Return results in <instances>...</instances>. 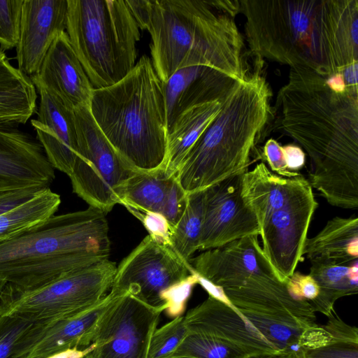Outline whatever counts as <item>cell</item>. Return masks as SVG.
<instances>
[{"mask_svg": "<svg viewBox=\"0 0 358 358\" xmlns=\"http://www.w3.org/2000/svg\"><path fill=\"white\" fill-rule=\"evenodd\" d=\"M116 268L115 263L106 259L34 290L13 294L5 288L0 315H15L41 327L71 318L108 294Z\"/></svg>", "mask_w": 358, "mask_h": 358, "instance_id": "obj_10", "label": "cell"}, {"mask_svg": "<svg viewBox=\"0 0 358 358\" xmlns=\"http://www.w3.org/2000/svg\"><path fill=\"white\" fill-rule=\"evenodd\" d=\"M34 324L10 315H0V358H16L22 338Z\"/></svg>", "mask_w": 358, "mask_h": 358, "instance_id": "obj_33", "label": "cell"}, {"mask_svg": "<svg viewBox=\"0 0 358 358\" xmlns=\"http://www.w3.org/2000/svg\"><path fill=\"white\" fill-rule=\"evenodd\" d=\"M187 334L182 315L157 328L151 338L147 358H169Z\"/></svg>", "mask_w": 358, "mask_h": 358, "instance_id": "obj_31", "label": "cell"}, {"mask_svg": "<svg viewBox=\"0 0 358 358\" xmlns=\"http://www.w3.org/2000/svg\"><path fill=\"white\" fill-rule=\"evenodd\" d=\"M357 69L358 62L347 66L342 71L343 77L347 88L352 91H357Z\"/></svg>", "mask_w": 358, "mask_h": 358, "instance_id": "obj_40", "label": "cell"}, {"mask_svg": "<svg viewBox=\"0 0 358 358\" xmlns=\"http://www.w3.org/2000/svg\"><path fill=\"white\" fill-rule=\"evenodd\" d=\"M139 28L151 36L154 69L166 82L177 71L206 66L238 80L248 74L234 16L216 1L126 0Z\"/></svg>", "mask_w": 358, "mask_h": 358, "instance_id": "obj_3", "label": "cell"}, {"mask_svg": "<svg viewBox=\"0 0 358 358\" xmlns=\"http://www.w3.org/2000/svg\"><path fill=\"white\" fill-rule=\"evenodd\" d=\"M257 236H245L205 250L191 258L189 264L199 277L222 288L252 276L281 280L264 255Z\"/></svg>", "mask_w": 358, "mask_h": 358, "instance_id": "obj_16", "label": "cell"}, {"mask_svg": "<svg viewBox=\"0 0 358 358\" xmlns=\"http://www.w3.org/2000/svg\"><path fill=\"white\" fill-rule=\"evenodd\" d=\"M247 358H292L290 355L285 354L267 355L259 356H250Z\"/></svg>", "mask_w": 358, "mask_h": 358, "instance_id": "obj_42", "label": "cell"}, {"mask_svg": "<svg viewBox=\"0 0 358 358\" xmlns=\"http://www.w3.org/2000/svg\"><path fill=\"white\" fill-rule=\"evenodd\" d=\"M199 282L190 264L171 246L148 234L117 266L109 292L129 293L171 317L181 315Z\"/></svg>", "mask_w": 358, "mask_h": 358, "instance_id": "obj_9", "label": "cell"}, {"mask_svg": "<svg viewBox=\"0 0 358 358\" xmlns=\"http://www.w3.org/2000/svg\"><path fill=\"white\" fill-rule=\"evenodd\" d=\"M36 89L0 49V124H25L36 112Z\"/></svg>", "mask_w": 358, "mask_h": 358, "instance_id": "obj_24", "label": "cell"}, {"mask_svg": "<svg viewBox=\"0 0 358 358\" xmlns=\"http://www.w3.org/2000/svg\"><path fill=\"white\" fill-rule=\"evenodd\" d=\"M326 324L331 338L326 343L302 349L292 358H358V329L343 321L334 312Z\"/></svg>", "mask_w": 358, "mask_h": 358, "instance_id": "obj_29", "label": "cell"}, {"mask_svg": "<svg viewBox=\"0 0 358 358\" xmlns=\"http://www.w3.org/2000/svg\"><path fill=\"white\" fill-rule=\"evenodd\" d=\"M29 78L33 84L51 91L71 109L90 104L94 87L66 31L55 38L38 71Z\"/></svg>", "mask_w": 358, "mask_h": 358, "instance_id": "obj_19", "label": "cell"}, {"mask_svg": "<svg viewBox=\"0 0 358 358\" xmlns=\"http://www.w3.org/2000/svg\"><path fill=\"white\" fill-rule=\"evenodd\" d=\"M24 0H0V49L16 48Z\"/></svg>", "mask_w": 358, "mask_h": 358, "instance_id": "obj_32", "label": "cell"}, {"mask_svg": "<svg viewBox=\"0 0 358 358\" xmlns=\"http://www.w3.org/2000/svg\"><path fill=\"white\" fill-rule=\"evenodd\" d=\"M66 32L94 89L134 67L139 27L126 1L68 0Z\"/></svg>", "mask_w": 358, "mask_h": 358, "instance_id": "obj_8", "label": "cell"}, {"mask_svg": "<svg viewBox=\"0 0 358 358\" xmlns=\"http://www.w3.org/2000/svg\"><path fill=\"white\" fill-rule=\"evenodd\" d=\"M239 348L214 336L188 333L169 358H247Z\"/></svg>", "mask_w": 358, "mask_h": 358, "instance_id": "obj_30", "label": "cell"}, {"mask_svg": "<svg viewBox=\"0 0 358 358\" xmlns=\"http://www.w3.org/2000/svg\"><path fill=\"white\" fill-rule=\"evenodd\" d=\"M243 174L231 176L204 189L199 250L259 235L256 217L242 195Z\"/></svg>", "mask_w": 358, "mask_h": 358, "instance_id": "obj_13", "label": "cell"}, {"mask_svg": "<svg viewBox=\"0 0 358 358\" xmlns=\"http://www.w3.org/2000/svg\"><path fill=\"white\" fill-rule=\"evenodd\" d=\"M60 196L50 187L41 189L28 201L0 215V241L9 239L39 225L55 215Z\"/></svg>", "mask_w": 358, "mask_h": 358, "instance_id": "obj_27", "label": "cell"}, {"mask_svg": "<svg viewBox=\"0 0 358 358\" xmlns=\"http://www.w3.org/2000/svg\"><path fill=\"white\" fill-rule=\"evenodd\" d=\"M115 295L109 292L87 310L47 327L34 325L20 345L18 358H48L62 352L84 350L96 322Z\"/></svg>", "mask_w": 358, "mask_h": 358, "instance_id": "obj_20", "label": "cell"}, {"mask_svg": "<svg viewBox=\"0 0 358 358\" xmlns=\"http://www.w3.org/2000/svg\"><path fill=\"white\" fill-rule=\"evenodd\" d=\"M327 76L292 67L278 92L282 129L310 157V184L331 206L358 207V92H336Z\"/></svg>", "mask_w": 358, "mask_h": 358, "instance_id": "obj_1", "label": "cell"}, {"mask_svg": "<svg viewBox=\"0 0 358 358\" xmlns=\"http://www.w3.org/2000/svg\"><path fill=\"white\" fill-rule=\"evenodd\" d=\"M91 346L84 349H72L69 350L61 353L50 356L48 358H83L86 354L89 352Z\"/></svg>", "mask_w": 358, "mask_h": 358, "instance_id": "obj_41", "label": "cell"}, {"mask_svg": "<svg viewBox=\"0 0 358 358\" xmlns=\"http://www.w3.org/2000/svg\"><path fill=\"white\" fill-rule=\"evenodd\" d=\"M175 176L168 178L163 171L134 172L118 192L119 203L131 213L161 214L168 190Z\"/></svg>", "mask_w": 358, "mask_h": 358, "instance_id": "obj_26", "label": "cell"}, {"mask_svg": "<svg viewBox=\"0 0 358 358\" xmlns=\"http://www.w3.org/2000/svg\"><path fill=\"white\" fill-rule=\"evenodd\" d=\"M106 214L84 210L52 215L36 227L0 241V280L10 293L34 290L109 259Z\"/></svg>", "mask_w": 358, "mask_h": 358, "instance_id": "obj_4", "label": "cell"}, {"mask_svg": "<svg viewBox=\"0 0 358 358\" xmlns=\"http://www.w3.org/2000/svg\"><path fill=\"white\" fill-rule=\"evenodd\" d=\"M310 262L348 264L358 259V218L335 217L315 236L306 238L302 251Z\"/></svg>", "mask_w": 358, "mask_h": 358, "instance_id": "obj_22", "label": "cell"}, {"mask_svg": "<svg viewBox=\"0 0 358 358\" xmlns=\"http://www.w3.org/2000/svg\"><path fill=\"white\" fill-rule=\"evenodd\" d=\"M263 155L273 173L287 178L300 174L288 170L282 146L275 140L271 138L266 141L264 147Z\"/></svg>", "mask_w": 358, "mask_h": 358, "instance_id": "obj_36", "label": "cell"}, {"mask_svg": "<svg viewBox=\"0 0 358 358\" xmlns=\"http://www.w3.org/2000/svg\"><path fill=\"white\" fill-rule=\"evenodd\" d=\"M143 223L149 234L158 241L170 245L169 226L166 219L159 213L136 212L133 213Z\"/></svg>", "mask_w": 358, "mask_h": 358, "instance_id": "obj_38", "label": "cell"}, {"mask_svg": "<svg viewBox=\"0 0 358 358\" xmlns=\"http://www.w3.org/2000/svg\"><path fill=\"white\" fill-rule=\"evenodd\" d=\"M162 311L129 293L115 297L90 336L91 349L83 358H147Z\"/></svg>", "mask_w": 358, "mask_h": 358, "instance_id": "obj_12", "label": "cell"}, {"mask_svg": "<svg viewBox=\"0 0 358 358\" xmlns=\"http://www.w3.org/2000/svg\"><path fill=\"white\" fill-rule=\"evenodd\" d=\"M271 95L257 70L235 83L175 176L186 194L248 171L252 152L270 117Z\"/></svg>", "mask_w": 358, "mask_h": 358, "instance_id": "obj_6", "label": "cell"}, {"mask_svg": "<svg viewBox=\"0 0 358 358\" xmlns=\"http://www.w3.org/2000/svg\"><path fill=\"white\" fill-rule=\"evenodd\" d=\"M222 101L195 106L182 113L167 134L164 175L175 176L185 156L219 113Z\"/></svg>", "mask_w": 358, "mask_h": 358, "instance_id": "obj_23", "label": "cell"}, {"mask_svg": "<svg viewBox=\"0 0 358 358\" xmlns=\"http://www.w3.org/2000/svg\"><path fill=\"white\" fill-rule=\"evenodd\" d=\"M34 85L40 96L36 119L31 120L36 139L51 166L69 176L78 157L74 110L41 85Z\"/></svg>", "mask_w": 358, "mask_h": 358, "instance_id": "obj_18", "label": "cell"}, {"mask_svg": "<svg viewBox=\"0 0 358 358\" xmlns=\"http://www.w3.org/2000/svg\"><path fill=\"white\" fill-rule=\"evenodd\" d=\"M6 285V283L5 282L0 280V302L1 301Z\"/></svg>", "mask_w": 358, "mask_h": 358, "instance_id": "obj_43", "label": "cell"}, {"mask_svg": "<svg viewBox=\"0 0 358 358\" xmlns=\"http://www.w3.org/2000/svg\"><path fill=\"white\" fill-rule=\"evenodd\" d=\"M287 165L291 172L298 173L305 164V153L302 149L296 145H287L282 146Z\"/></svg>", "mask_w": 358, "mask_h": 358, "instance_id": "obj_39", "label": "cell"}, {"mask_svg": "<svg viewBox=\"0 0 358 358\" xmlns=\"http://www.w3.org/2000/svg\"><path fill=\"white\" fill-rule=\"evenodd\" d=\"M250 51L331 76L358 62V0H241Z\"/></svg>", "mask_w": 358, "mask_h": 358, "instance_id": "obj_2", "label": "cell"}, {"mask_svg": "<svg viewBox=\"0 0 358 358\" xmlns=\"http://www.w3.org/2000/svg\"><path fill=\"white\" fill-rule=\"evenodd\" d=\"M41 189L29 187L0 192V215L28 201Z\"/></svg>", "mask_w": 358, "mask_h": 358, "instance_id": "obj_37", "label": "cell"}, {"mask_svg": "<svg viewBox=\"0 0 358 358\" xmlns=\"http://www.w3.org/2000/svg\"><path fill=\"white\" fill-rule=\"evenodd\" d=\"M286 284L290 294L298 300L310 301L319 294V287L309 274L295 271Z\"/></svg>", "mask_w": 358, "mask_h": 358, "instance_id": "obj_35", "label": "cell"}, {"mask_svg": "<svg viewBox=\"0 0 358 358\" xmlns=\"http://www.w3.org/2000/svg\"><path fill=\"white\" fill-rule=\"evenodd\" d=\"M90 113L121 159L136 172L164 171L167 127L163 82L144 55L121 80L94 89Z\"/></svg>", "mask_w": 358, "mask_h": 358, "instance_id": "obj_5", "label": "cell"}, {"mask_svg": "<svg viewBox=\"0 0 358 358\" xmlns=\"http://www.w3.org/2000/svg\"><path fill=\"white\" fill-rule=\"evenodd\" d=\"M55 178L37 139L17 124H0V192L48 188Z\"/></svg>", "mask_w": 358, "mask_h": 358, "instance_id": "obj_14", "label": "cell"}, {"mask_svg": "<svg viewBox=\"0 0 358 358\" xmlns=\"http://www.w3.org/2000/svg\"><path fill=\"white\" fill-rule=\"evenodd\" d=\"M188 333L218 338L248 357L282 354L231 302L208 296L184 316Z\"/></svg>", "mask_w": 358, "mask_h": 358, "instance_id": "obj_15", "label": "cell"}, {"mask_svg": "<svg viewBox=\"0 0 358 358\" xmlns=\"http://www.w3.org/2000/svg\"><path fill=\"white\" fill-rule=\"evenodd\" d=\"M89 105L74 109L78 157L69 177L74 193L89 206L106 214L119 203L120 188L136 171L127 166L102 133Z\"/></svg>", "mask_w": 358, "mask_h": 358, "instance_id": "obj_11", "label": "cell"}, {"mask_svg": "<svg viewBox=\"0 0 358 358\" xmlns=\"http://www.w3.org/2000/svg\"><path fill=\"white\" fill-rule=\"evenodd\" d=\"M242 195L257 220L264 255L286 282L301 261L318 206L309 181L278 176L261 162L243 174Z\"/></svg>", "mask_w": 358, "mask_h": 358, "instance_id": "obj_7", "label": "cell"}, {"mask_svg": "<svg viewBox=\"0 0 358 358\" xmlns=\"http://www.w3.org/2000/svg\"><path fill=\"white\" fill-rule=\"evenodd\" d=\"M67 13L68 0H24L16 59L24 75L37 73L53 41L66 31Z\"/></svg>", "mask_w": 358, "mask_h": 358, "instance_id": "obj_17", "label": "cell"}, {"mask_svg": "<svg viewBox=\"0 0 358 358\" xmlns=\"http://www.w3.org/2000/svg\"><path fill=\"white\" fill-rule=\"evenodd\" d=\"M186 201L187 194L174 178L166 194L161 213L169 224V230L183 213Z\"/></svg>", "mask_w": 358, "mask_h": 358, "instance_id": "obj_34", "label": "cell"}, {"mask_svg": "<svg viewBox=\"0 0 358 358\" xmlns=\"http://www.w3.org/2000/svg\"><path fill=\"white\" fill-rule=\"evenodd\" d=\"M238 80L206 66L176 71L163 82L167 134L182 113L195 106L222 101Z\"/></svg>", "mask_w": 358, "mask_h": 358, "instance_id": "obj_21", "label": "cell"}, {"mask_svg": "<svg viewBox=\"0 0 358 358\" xmlns=\"http://www.w3.org/2000/svg\"><path fill=\"white\" fill-rule=\"evenodd\" d=\"M203 210L204 190L187 194L184 212L169 230L171 248L187 263L199 250Z\"/></svg>", "mask_w": 358, "mask_h": 358, "instance_id": "obj_28", "label": "cell"}, {"mask_svg": "<svg viewBox=\"0 0 358 358\" xmlns=\"http://www.w3.org/2000/svg\"><path fill=\"white\" fill-rule=\"evenodd\" d=\"M309 275L319 287L317 296L308 301L315 312L327 317L334 312L336 301L358 293V262L338 264L312 261Z\"/></svg>", "mask_w": 358, "mask_h": 358, "instance_id": "obj_25", "label": "cell"}]
</instances>
